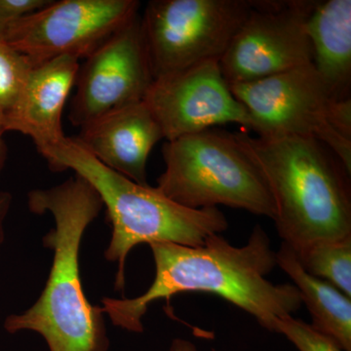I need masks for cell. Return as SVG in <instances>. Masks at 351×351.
Listing matches in <instances>:
<instances>
[{"instance_id": "cell-1", "label": "cell", "mask_w": 351, "mask_h": 351, "mask_svg": "<svg viewBox=\"0 0 351 351\" xmlns=\"http://www.w3.org/2000/svg\"><path fill=\"white\" fill-rule=\"evenodd\" d=\"M156 277L147 292L135 299L105 298L101 307L115 326L144 331L142 318L149 304L182 293L213 294L232 302L271 332L276 318L292 315L301 307L299 291L292 284L267 280L276 265L269 237L256 226L248 243L235 247L221 234H213L202 246L152 243Z\"/></svg>"}, {"instance_id": "cell-2", "label": "cell", "mask_w": 351, "mask_h": 351, "mask_svg": "<svg viewBox=\"0 0 351 351\" xmlns=\"http://www.w3.org/2000/svg\"><path fill=\"white\" fill-rule=\"evenodd\" d=\"M32 213H50L55 228L43 237L54 251L45 288L31 308L8 316L10 334L34 331L43 337L50 351H108L110 348L101 307L88 301L82 284L80 251L83 234L98 217L103 201L82 176L27 195Z\"/></svg>"}, {"instance_id": "cell-3", "label": "cell", "mask_w": 351, "mask_h": 351, "mask_svg": "<svg viewBox=\"0 0 351 351\" xmlns=\"http://www.w3.org/2000/svg\"><path fill=\"white\" fill-rule=\"evenodd\" d=\"M235 135L267 182L283 243L298 250L351 235L350 174L326 145L295 136Z\"/></svg>"}, {"instance_id": "cell-4", "label": "cell", "mask_w": 351, "mask_h": 351, "mask_svg": "<svg viewBox=\"0 0 351 351\" xmlns=\"http://www.w3.org/2000/svg\"><path fill=\"white\" fill-rule=\"evenodd\" d=\"M43 156L54 171L73 170L96 189L107 208L112 239L105 257L117 263L115 289L125 285L126 258L142 243L202 246L213 234L228 228L225 215L215 208L191 209L166 197L157 188L131 181L101 164L75 138H64Z\"/></svg>"}, {"instance_id": "cell-5", "label": "cell", "mask_w": 351, "mask_h": 351, "mask_svg": "<svg viewBox=\"0 0 351 351\" xmlns=\"http://www.w3.org/2000/svg\"><path fill=\"white\" fill-rule=\"evenodd\" d=\"M162 154L165 171L156 188L178 204L191 209L225 205L276 217L267 182L235 134L207 129L167 141Z\"/></svg>"}, {"instance_id": "cell-6", "label": "cell", "mask_w": 351, "mask_h": 351, "mask_svg": "<svg viewBox=\"0 0 351 351\" xmlns=\"http://www.w3.org/2000/svg\"><path fill=\"white\" fill-rule=\"evenodd\" d=\"M254 0H152L141 17L154 80L219 60Z\"/></svg>"}, {"instance_id": "cell-7", "label": "cell", "mask_w": 351, "mask_h": 351, "mask_svg": "<svg viewBox=\"0 0 351 351\" xmlns=\"http://www.w3.org/2000/svg\"><path fill=\"white\" fill-rule=\"evenodd\" d=\"M258 137L311 138L326 145L351 175V140L332 121L335 99L313 64L257 82L230 85Z\"/></svg>"}, {"instance_id": "cell-8", "label": "cell", "mask_w": 351, "mask_h": 351, "mask_svg": "<svg viewBox=\"0 0 351 351\" xmlns=\"http://www.w3.org/2000/svg\"><path fill=\"white\" fill-rule=\"evenodd\" d=\"M137 0H61L9 25L1 38L32 66L88 56L138 15Z\"/></svg>"}, {"instance_id": "cell-9", "label": "cell", "mask_w": 351, "mask_h": 351, "mask_svg": "<svg viewBox=\"0 0 351 351\" xmlns=\"http://www.w3.org/2000/svg\"><path fill=\"white\" fill-rule=\"evenodd\" d=\"M314 0H254L219 60L228 84L257 82L311 64L307 19Z\"/></svg>"}, {"instance_id": "cell-10", "label": "cell", "mask_w": 351, "mask_h": 351, "mask_svg": "<svg viewBox=\"0 0 351 351\" xmlns=\"http://www.w3.org/2000/svg\"><path fill=\"white\" fill-rule=\"evenodd\" d=\"M154 82L138 14L80 64L69 121L82 128L104 115L145 101Z\"/></svg>"}, {"instance_id": "cell-11", "label": "cell", "mask_w": 351, "mask_h": 351, "mask_svg": "<svg viewBox=\"0 0 351 351\" xmlns=\"http://www.w3.org/2000/svg\"><path fill=\"white\" fill-rule=\"evenodd\" d=\"M145 101L166 141L226 123L250 129L248 112L230 91L219 60L202 62L154 80Z\"/></svg>"}, {"instance_id": "cell-12", "label": "cell", "mask_w": 351, "mask_h": 351, "mask_svg": "<svg viewBox=\"0 0 351 351\" xmlns=\"http://www.w3.org/2000/svg\"><path fill=\"white\" fill-rule=\"evenodd\" d=\"M77 58L64 56L34 66L17 99L2 117L4 131L31 138L39 154L66 136L62 115L80 69Z\"/></svg>"}, {"instance_id": "cell-13", "label": "cell", "mask_w": 351, "mask_h": 351, "mask_svg": "<svg viewBox=\"0 0 351 351\" xmlns=\"http://www.w3.org/2000/svg\"><path fill=\"white\" fill-rule=\"evenodd\" d=\"M80 129L75 138L91 156L131 181L147 186V159L164 134L145 101L114 110Z\"/></svg>"}, {"instance_id": "cell-14", "label": "cell", "mask_w": 351, "mask_h": 351, "mask_svg": "<svg viewBox=\"0 0 351 351\" xmlns=\"http://www.w3.org/2000/svg\"><path fill=\"white\" fill-rule=\"evenodd\" d=\"M306 27L318 75L335 99L350 98L351 0L315 1Z\"/></svg>"}, {"instance_id": "cell-15", "label": "cell", "mask_w": 351, "mask_h": 351, "mask_svg": "<svg viewBox=\"0 0 351 351\" xmlns=\"http://www.w3.org/2000/svg\"><path fill=\"white\" fill-rule=\"evenodd\" d=\"M276 258V265L292 279L306 304L313 319L311 326L332 339L343 351H351V298L302 269L289 245L282 242Z\"/></svg>"}, {"instance_id": "cell-16", "label": "cell", "mask_w": 351, "mask_h": 351, "mask_svg": "<svg viewBox=\"0 0 351 351\" xmlns=\"http://www.w3.org/2000/svg\"><path fill=\"white\" fill-rule=\"evenodd\" d=\"M294 252L306 272L351 298V235L313 242Z\"/></svg>"}, {"instance_id": "cell-17", "label": "cell", "mask_w": 351, "mask_h": 351, "mask_svg": "<svg viewBox=\"0 0 351 351\" xmlns=\"http://www.w3.org/2000/svg\"><path fill=\"white\" fill-rule=\"evenodd\" d=\"M34 68L31 62L0 38V115L12 107L24 86L29 71Z\"/></svg>"}, {"instance_id": "cell-18", "label": "cell", "mask_w": 351, "mask_h": 351, "mask_svg": "<svg viewBox=\"0 0 351 351\" xmlns=\"http://www.w3.org/2000/svg\"><path fill=\"white\" fill-rule=\"evenodd\" d=\"M271 332L283 335L299 351H343L329 337L292 315L276 318Z\"/></svg>"}, {"instance_id": "cell-19", "label": "cell", "mask_w": 351, "mask_h": 351, "mask_svg": "<svg viewBox=\"0 0 351 351\" xmlns=\"http://www.w3.org/2000/svg\"><path fill=\"white\" fill-rule=\"evenodd\" d=\"M51 0H0V38L14 23L40 10Z\"/></svg>"}, {"instance_id": "cell-20", "label": "cell", "mask_w": 351, "mask_h": 351, "mask_svg": "<svg viewBox=\"0 0 351 351\" xmlns=\"http://www.w3.org/2000/svg\"><path fill=\"white\" fill-rule=\"evenodd\" d=\"M12 203V195L7 191H0V245L4 241V221Z\"/></svg>"}, {"instance_id": "cell-21", "label": "cell", "mask_w": 351, "mask_h": 351, "mask_svg": "<svg viewBox=\"0 0 351 351\" xmlns=\"http://www.w3.org/2000/svg\"><path fill=\"white\" fill-rule=\"evenodd\" d=\"M4 134H5V131L2 125V117L0 115V175L3 171L7 158V147L3 138Z\"/></svg>"}, {"instance_id": "cell-22", "label": "cell", "mask_w": 351, "mask_h": 351, "mask_svg": "<svg viewBox=\"0 0 351 351\" xmlns=\"http://www.w3.org/2000/svg\"><path fill=\"white\" fill-rule=\"evenodd\" d=\"M170 351H198V350L191 341H186V339H176L172 341Z\"/></svg>"}]
</instances>
